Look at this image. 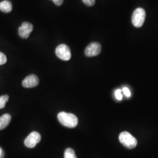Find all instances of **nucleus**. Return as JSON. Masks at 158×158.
<instances>
[{"label":"nucleus","mask_w":158,"mask_h":158,"mask_svg":"<svg viewBox=\"0 0 158 158\" xmlns=\"http://www.w3.org/2000/svg\"><path fill=\"white\" fill-rule=\"evenodd\" d=\"M57 119L60 123L63 126L73 128L78 125L77 117L72 113L60 112L57 115Z\"/></svg>","instance_id":"nucleus-1"},{"label":"nucleus","mask_w":158,"mask_h":158,"mask_svg":"<svg viewBox=\"0 0 158 158\" xmlns=\"http://www.w3.org/2000/svg\"><path fill=\"white\" fill-rule=\"evenodd\" d=\"M120 142L128 149H133L137 145V140L134 136L127 131L121 132L119 136Z\"/></svg>","instance_id":"nucleus-2"},{"label":"nucleus","mask_w":158,"mask_h":158,"mask_svg":"<svg viewBox=\"0 0 158 158\" xmlns=\"http://www.w3.org/2000/svg\"><path fill=\"white\" fill-rule=\"evenodd\" d=\"M146 12L144 9L138 8L134 11L132 15V23L134 27L140 28L143 25L145 20Z\"/></svg>","instance_id":"nucleus-3"},{"label":"nucleus","mask_w":158,"mask_h":158,"mask_svg":"<svg viewBox=\"0 0 158 158\" xmlns=\"http://www.w3.org/2000/svg\"><path fill=\"white\" fill-rule=\"evenodd\" d=\"M55 52L57 57L64 61L69 60L72 57L70 49L65 44H61L57 46Z\"/></svg>","instance_id":"nucleus-4"},{"label":"nucleus","mask_w":158,"mask_h":158,"mask_svg":"<svg viewBox=\"0 0 158 158\" xmlns=\"http://www.w3.org/2000/svg\"><path fill=\"white\" fill-rule=\"evenodd\" d=\"M41 140V136L40 133L36 131L31 132L27 138L25 139L24 144L28 148H33L40 142Z\"/></svg>","instance_id":"nucleus-5"},{"label":"nucleus","mask_w":158,"mask_h":158,"mask_svg":"<svg viewBox=\"0 0 158 158\" xmlns=\"http://www.w3.org/2000/svg\"><path fill=\"white\" fill-rule=\"evenodd\" d=\"M102 51V46L98 42H92L85 49V55L87 57L96 56Z\"/></svg>","instance_id":"nucleus-6"},{"label":"nucleus","mask_w":158,"mask_h":158,"mask_svg":"<svg viewBox=\"0 0 158 158\" xmlns=\"http://www.w3.org/2000/svg\"><path fill=\"white\" fill-rule=\"evenodd\" d=\"M34 27L31 23L24 22L18 29L19 35L23 39H27L33 31Z\"/></svg>","instance_id":"nucleus-7"},{"label":"nucleus","mask_w":158,"mask_h":158,"mask_svg":"<svg viewBox=\"0 0 158 158\" xmlns=\"http://www.w3.org/2000/svg\"><path fill=\"white\" fill-rule=\"evenodd\" d=\"M39 79L37 76L35 74H31L23 79L22 85L25 88H32L37 86L39 84Z\"/></svg>","instance_id":"nucleus-8"},{"label":"nucleus","mask_w":158,"mask_h":158,"mask_svg":"<svg viewBox=\"0 0 158 158\" xmlns=\"http://www.w3.org/2000/svg\"><path fill=\"white\" fill-rule=\"evenodd\" d=\"M11 120V116L6 114L0 117V130H4L10 123Z\"/></svg>","instance_id":"nucleus-9"},{"label":"nucleus","mask_w":158,"mask_h":158,"mask_svg":"<svg viewBox=\"0 0 158 158\" xmlns=\"http://www.w3.org/2000/svg\"><path fill=\"white\" fill-rule=\"evenodd\" d=\"M12 5L11 2L8 0H4L0 2V11L5 13H8L11 11Z\"/></svg>","instance_id":"nucleus-10"},{"label":"nucleus","mask_w":158,"mask_h":158,"mask_svg":"<svg viewBox=\"0 0 158 158\" xmlns=\"http://www.w3.org/2000/svg\"><path fill=\"white\" fill-rule=\"evenodd\" d=\"M64 158H77L75 152L72 148H68L64 152Z\"/></svg>","instance_id":"nucleus-11"},{"label":"nucleus","mask_w":158,"mask_h":158,"mask_svg":"<svg viewBox=\"0 0 158 158\" xmlns=\"http://www.w3.org/2000/svg\"><path fill=\"white\" fill-rule=\"evenodd\" d=\"M9 100V96L8 95H4L0 96V109L5 107L6 103Z\"/></svg>","instance_id":"nucleus-12"},{"label":"nucleus","mask_w":158,"mask_h":158,"mask_svg":"<svg viewBox=\"0 0 158 158\" xmlns=\"http://www.w3.org/2000/svg\"><path fill=\"white\" fill-rule=\"evenodd\" d=\"M6 60H7V59L6 55L3 53L0 52V65H2L5 64L6 62Z\"/></svg>","instance_id":"nucleus-13"},{"label":"nucleus","mask_w":158,"mask_h":158,"mask_svg":"<svg viewBox=\"0 0 158 158\" xmlns=\"http://www.w3.org/2000/svg\"><path fill=\"white\" fill-rule=\"evenodd\" d=\"M115 96L116 98L118 100H121L122 98H123V94L121 93V91L119 89H118L117 90L115 91Z\"/></svg>","instance_id":"nucleus-14"},{"label":"nucleus","mask_w":158,"mask_h":158,"mask_svg":"<svg viewBox=\"0 0 158 158\" xmlns=\"http://www.w3.org/2000/svg\"><path fill=\"white\" fill-rule=\"evenodd\" d=\"M84 4L87 6H93L95 4L96 0H82Z\"/></svg>","instance_id":"nucleus-15"},{"label":"nucleus","mask_w":158,"mask_h":158,"mask_svg":"<svg viewBox=\"0 0 158 158\" xmlns=\"http://www.w3.org/2000/svg\"><path fill=\"white\" fill-rule=\"evenodd\" d=\"M123 92L124 93L125 96H126L127 97H131V91H130L128 88L124 87L123 89Z\"/></svg>","instance_id":"nucleus-16"},{"label":"nucleus","mask_w":158,"mask_h":158,"mask_svg":"<svg viewBox=\"0 0 158 158\" xmlns=\"http://www.w3.org/2000/svg\"><path fill=\"white\" fill-rule=\"evenodd\" d=\"M53 2L57 6H61L63 2V0H53Z\"/></svg>","instance_id":"nucleus-17"},{"label":"nucleus","mask_w":158,"mask_h":158,"mask_svg":"<svg viewBox=\"0 0 158 158\" xmlns=\"http://www.w3.org/2000/svg\"><path fill=\"white\" fill-rule=\"evenodd\" d=\"M1 153H2V150L0 148V157H1Z\"/></svg>","instance_id":"nucleus-18"},{"label":"nucleus","mask_w":158,"mask_h":158,"mask_svg":"<svg viewBox=\"0 0 158 158\" xmlns=\"http://www.w3.org/2000/svg\"><path fill=\"white\" fill-rule=\"evenodd\" d=\"M52 1H53V0H52Z\"/></svg>","instance_id":"nucleus-19"}]
</instances>
